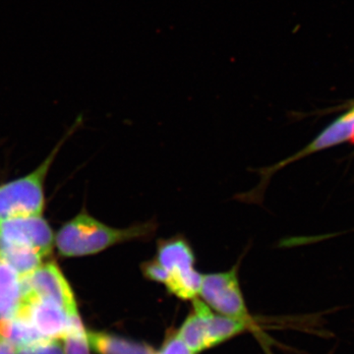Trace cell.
<instances>
[{
    "label": "cell",
    "instance_id": "obj_1",
    "mask_svg": "<svg viewBox=\"0 0 354 354\" xmlns=\"http://www.w3.org/2000/svg\"><path fill=\"white\" fill-rule=\"evenodd\" d=\"M158 225L155 220L135 223L127 227H111L83 209L55 234V249L62 258L97 255L127 242L152 241Z\"/></svg>",
    "mask_w": 354,
    "mask_h": 354
},
{
    "label": "cell",
    "instance_id": "obj_2",
    "mask_svg": "<svg viewBox=\"0 0 354 354\" xmlns=\"http://www.w3.org/2000/svg\"><path fill=\"white\" fill-rule=\"evenodd\" d=\"M55 249V234L43 215L0 221V257L22 278L46 261Z\"/></svg>",
    "mask_w": 354,
    "mask_h": 354
},
{
    "label": "cell",
    "instance_id": "obj_3",
    "mask_svg": "<svg viewBox=\"0 0 354 354\" xmlns=\"http://www.w3.org/2000/svg\"><path fill=\"white\" fill-rule=\"evenodd\" d=\"M153 259L142 263L145 278L164 283L169 292L181 299H195L200 293L203 274L195 270L194 250L183 235L158 239Z\"/></svg>",
    "mask_w": 354,
    "mask_h": 354
},
{
    "label": "cell",
    "instance_id": "obj_4",
    "mask_svg": "<svg viewBox=\"0 0 354 354\" xmlns=\"http://www.w3.org/2000/svg\"><path fill=\"white\" fill-rule=\"evenodd\" d=\"M62 140L43 162L30 174L0 184V221L43 215L46 208V181L64 145Z\"/></svg>",
    "mask_w": 354,
    "mask_h": 354
},
{
    "label": "cell",
    "instance_id": "obj_5",
    "mask_svg": "<svg viewBox=\"0 0 354 354\" xmlns=\"http://www.w3.org/2000/svg\"><path fill=\"white\" fill-rule=\"evenodd\" d=\"M354 142V106L348 113L344 115L339 116L332 124L326 128L321 134H319L309 145L305 147L299 152L295 153L291 157L281 160L279 164L272 165L270 167H263L258 169L261 174V181L257 187L249 192L242 193L237 195L235 199L239 201L246 203H255L259 204L262 201L263 194L268 185V181L270 180L272 174H276L279 169H283L295 162L300 158L311 155V153L319 152V151L325 150L330 147L339 145L344 142Z\"/></svg>",
    "mask_w": 354,
    "mask_h": 354
},
{
    "label": "cell",
    "instance_id": "obj_6",
    "mask_svg": "<svg viewBox=\"0 0 354 354\" xmlns=\"http://www.w3.org/2000/svg\"><path fill=\"white\" fill-rule=\"evenodd\" d=\"M241 262V261H239ZM239 264L230 271L203 274L200 295L205 301L223 315L251 325L239 286Z\"/></svg>",
    "mask_w": 354,
    "mask_h": 354
},
{
    "label": "cell",
    "instance_id": "obj_7",
    "mask_svg": "<svg viewBox=\"0 0 354 354\" xmlns=\"http://www.w3.org/2000/svg\"><path fill=\"white\" fill-rule=\"evenodd\" d=\"M24 295L51 299L71 315H79L75 295L59 266L48 260L22 278Z\"/></svg>",
    "mask_w": 354,
    "mask_h": 354
},
{
    "label": "cell",
    "instance_id": "obj_8",
    "mask_svg": "<svg viewBox=\"0 0 354 354\" xmlns=\"http://www.w3.org/2000/svg\"><path fill=\"white\" fill-rule=\"evenodd\" d=\"M20 313L27 317L44 339H64L79 315H71L57 302L46 298L24 295Z\"/></svg>",
    "mask_w": 354,
    "mask_h": 354
},
{
    "label": "cell",
    "instance_id": "obj_9",
    "mask_svg": "<svg viewBox=\"0 0 354 354\" xmlns=\"http://www.w3.org/2000/svg\"><path fill=\"white\" fill-rule=\"evenodd\" d=\"M22 277L0 257V320L12 318L23 304Z\"/></svg>",
    "mask_w": 354,
    "mask_h": 354
},
{
    "label": "cell",
    "instance_id": "obj_10",
    "mask_svg": "<svg viewBox=\"0 0 354 354\" xmlns=\"http://www.w3.org/2000/svg\"><path fill=\"white\" fill-rule=\"evenodd\" d=\"M193 300L194 313L188 317L187 320L184 322L177 337L188 346V348L196 353L203 349L211 348V346L207 334L204 315L206 304L197 298Z\"/></svg>",
    "mask_w": 354,
    "mask_h": 354
},
{
    "label": "cell",
    "instance_id": "obj_11",
    "mask_svg": "<svg viewBox=\"0 0 354 354\" xmlns=\"http://www.w3.org/2000/svg\"><path fill=\"white\" fill-rule=\"evenodd\" d=\"M0 333L2 337L11 342L16 349L24 348L44 339L35 329L27 317L20 312L12 318L0 320Z\"/></svg>",
    "mask_w": 354,
    "mask_h": 354
},
{
    "label": "cell",
    "instance_id": "obj_12",
    "mask_svg": "<svg viewBox=\"0 0 354 354\" xmlns=\"http://www.w3.org/2000/svg\"><path fill=\"white\" fill-rule=\"evenodd\" d=\"M88 346L99 354H156L152 348L106 333L87 332Z\"/></svg>",
    "mask_w": 354,
    "mask_h": 354
},
{
    "label": "cell",
    "instance_id": "obj_13",
    "mask_svg": "<svg viewBox=\"0 0 354 354\" xmlns=\"http://www.w3.org/2000/svg\"><path fill=\"white\" fill-rule=\"evenodd\" d=\"M205 321L209 346H214L220 342L239 334L247 327V324L239 319L227 316H218L212 313L209 307H205Z\"/></svg>",
    "mask_w": 354,
    "mask_h": 354
},
{
    "label": "cell",
    "instance_id": "obj_14",
    "mask_svg": "<svg viewBox=\"0 0 354 354\" xmlns=\"http://www.w3.org/2000/svg\"><path fill=\"white\" fill-rule=\"evenodd\" d=\"M62 341L65 354H90L87 330L84 328L80 317L74 320L71 329Z\"/></svg>",
    "mask_w": 354,
    "mask_h": 354
},
{
    "label": "cell",
    "instance_id": "obj_15",
    "mask_svg": "<svg viewBox=\"0 0 354 354\" xmlns=\"http://www.w3.org/2000/svg\"><path fill=\"white\" fill-rule=\"evenodd\" d=\"M16 351L17 354H65L64 341L50 339H41Z\"/></svg>",
    "mask_w": 354,
    "mask_h": 354
},
{
    "label": "cell",
    "instance_id": "obj_16",
    "mask_svg": "<svg viewBox=\"0 0 354 354\" xmlns=\"http://www.w3.org/2000/svg\"><path fill=\"white\" fill-rule=\"evenodd\" d=\"M157 354H195L178 337H172Z\"/></svg>",
    "mask_w": 354,
    "mask_h": 354
},
{
    "label": "cell",
    "instance_id": "obj_17",
    "mask_svg": "<svg viewBox=\"0 0 354 354\" xmlns=\"http://www.w3.org/2000/svg\"><path fill=\"white\" fill-rule=\"evenodd\" d=\"M0 354H17L16 348L11 342L7 341L4 337L0 339Z\"/></svg>",
    "mask_w": 354,
    "mask_h": 354
},
{
    "label": "cell",
    "instance_id": "obj_18",
    "mask_svg": "<svg viewBox=\"0 0 354 354\" xmlns=\"http://www.w3.org/2000/svg\"><path fill=\"white\" fill-rule=\"evenodd\" d=\"M1 337H2L1 333H0V339H1Z\"/></svg>",
    "mask_w": 354,
    "mask_h": 354
}]
</instances>
